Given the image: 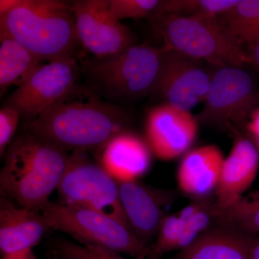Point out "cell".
<instances>
[{"label": "cell", "instance_id": "6da1fadb", "mask_svg": "<svg viewBox=\"0 0 259 259\" xmlns=\"http://www.w3.org/2000/svg\"><path fill=\"white\" fill-rule=\"evenodd\" d=\"M129 124V116L122 109L76 83L35 120L25 122V130L65 152H88L101 151L127 131Z\"/></svg>", "mask_w": 259, "mask_h": 259}, {"label": "cell", "instance_id": "7a4b0ae2", "mask_svg": "<svg viewBox=\"0 0 259 259\" xmlns=\"http://www.w3.org/2000/svg\"><path fill=\"white\" fill-rule=\"evenodd\" d=\"M69 155L24 131L12 141L0 174L1 197L40 212L57 190Z\"/></svg>", "mask_w": 259, "mask_h": 259}, {"label": "cell", "instance_id": "3957f363", "mask_svg": "<svg viewBox=\"0 0 259 259\" xmlns=\"http://www.w3.org/2000/svg\"><path fill=\"white\" fill-rule=\"evenodd\" d=\"M4 38L48 62L75 58L81 46L71 4L59 0H20L0 14V39Z\"/></svg>", "mask_w": 259, "mask_h": 259}, {"label": "cell", "instance_id": "277c9868", "mask_svg": "<svg viewBox=\"0 0 259 259\" xmlns=\"http://www.w3.org/2000/svg\"><path fill=\"white\" fill-rule=\"evenodd\" d=\"M164 47L216 66L245 67V47L218 18L154 13L147 18Z\"/></svg>", "mask_w": 259, "mask_h": 259}, {"label": "cell", "instance_id": "5b68a950", "mask_svg": "<svg viewBox=\"0 0 259 259\" xmlns=\"http://www.w3.org/2000/svg\"><path fill=\"white\" fill-rule=\"evenodd\" d=\"M161 49L134 45L119 54L83 61L95 89L117 100H131L154 93L161 73Z\"/></svg>", "mask_w": 259, "mask_h": 259}, {"label": "cell", "instance_id": "8992f818", "mask_svg": "<svg viewBox=\"0 0 259 259\" xmlns=\"http://www.w3.org/2000/svg\"><path fill=\"white\" fill-rule=\"evenodd\" d=\"M40 212L52 230L67 233L79 244L123 253L134 259H150L151 248L134 232L113 218L93 209L49 201Z\"/></svg>", "mask_w": 259, "mask_h": 259}, {"label": "cell", "instance_id": "52a82bcc", "mask_svg": "<svg viewBox=\"0 0 259 259\" xmlns=\"http://www.w3.org/2000/svg\"><path fill=\"white\" fill-rule=\"evenodd\" d=\"M258 92L254 77L245 67H217L204 108L196 117L204 125L240 134L257 108Z\"/></svg>", "mask_w": 259, "mask_h": 259}, {"label": "cell", "instance_id": "ba28073f", "mask_svg": "<svg viewBox=\"0 0 259 259\" xmlns=\"http://www.w3.org/2000/svg\"><path fill=\"white\" fill-rule=\"evenodd\" d=\"M87 153L75 151L69 155L57 188L59 203L93 209L131 229L121 205L118 182Z\"/></svg>", "mask_w": 259, "mask_h": 259}, {"label": "cell", "instance_id": "9c48e42d", "mask_svg": "<svg viewBox=\"0 0 259 259\" xmlns=\"http://www.w3.org/2000/svg\"><path fill=\"white\" fill-rule=\"evenodd\" d=\"M161 51V73L154 93L163 103L190 111L205 100L217 67L172 49L163 47Z\"/></svg>", "mask_w": 259, "mask_h": 259}, {"label": "cell", "instance_id": "30bf717a", "mask_svg": "<svg viewBox=\"0 0 259 259\" xmlns=\"http://www.w3.org/2000/svg\"><path fill=\"white\" fill-rule=\"evenodd\" d=\"M79 66L76 58L42 64L23 85L5 100L25 122L35 120L76 84Z\"/></svg>", "mask_w": 259, "mask_h": 259}, {"label": "cell", "instance_id": "8fae6325", "mask_svg": "<svg viewBox=\"0 0 259 259\" xmlns=\"http://www.w3.org/2000/svg\"><path fill=\"white\" fill-rule=\"evenodd\" d=\"M80 44L95 58L115 55L135 45L132 32L112 15L108 0L70 3Z\"/></svg>", "mask_w": 259, "mask_h": 259}, {"label": "cell", "instance_id": "7c38bea8", "mask_svg": "<svg viewBox=\"0 0 259 259\" xmlns=\"http://www.w3.org/2000/svg\"><path fill=\"white\" fill-rule=\"evenodd\" d=\"M120 203L130 228L151 248L167 209L175 199L172 191L159 190L138 180L117 181Z\"/></svg>", "mask_w": 259, "mask_h": 259}, {"label": "cell", "instance_id": "4fadbf2b", "mask_svg": "<svg viewBox=\"0 0 259 259\" xmlns=\"http://www.w3.org/2000/svg\"><path fill=\"white\" fill-rule=\"evenodd\" d=\"M199 122L190 111L163 103L153 107L146 121V142L159 159L171 161L190 149Z\"/></svg>", "mask_w": 259, "mask_h": 259}, {"label": "cell", "instance_id": "5bb4252c", "mask_svg": "<svg viewBox=\"0 0 259 259\" xmlns=\"http://www.w3.org/2000/svg\"><path fill=\"white\" fill-rule=\"evenodd\" d=\"M236 138L229 156L225 158L215 192L218 209L228 208L243 197L254 182L259 168V154L249 136L243 132Z\"/></svg>", "mask_w": 259, "mask_h": 259}, {"label": "cell", "instance_id": "9a60e30c", "mask_svg": "<svg viewBox=\"0 0 259 259\" xmlns=\"http://www.w3.org/2000/svg\"><path fill=\"white\" fill-rule=\"evenodd\" d=\"M51 227L40 212L20 207L0 198V250L2 255L32 249Z\"/></svg>", "mask_w": 259, "mask_h": 259}, {"label": "cell", "instance_id": "2e32d148", "mask_svg": "<svg viewBox=\"0 0 259 259\" xmlns=\"http://www.w3.org/2000/svg\"><path fill=\"white\" fill-rule=\"evenodd\" d=\"M225 158L217 146L207 145L189 151L177 171V184L183 193L195 198L215 192Z\"/></svg>", "mask_w": 259, "mask_h": 259}, {"label": "cell", "instance_id": "e0dca14e", "mask_svg": "<svg viewBox=\"0 0 259 259\" xmlns=\"http://www.w3.org/2000/svg\"><path fill=\"white\" fill-rule=\"evenodd\" d=\"M151 153L147 142L127 131L102 148L100 163L117 181L139 180L151 166Z\"/></svg>", "mask_w": 259, "mask_h": 259}, {"label": "cell", "instance_id": "ac0fdd59", "mask_svg": "<svg viewBox=\"0 0 259 259\" xmlns=\"http://www.w3.org/2000/svg\"><path fill=\"white\" fill-rule=\"evenodd\" d=\"M257 239L231 227L215 226L171 259H250Z\"/></svg>", "mask_w": 259, "mask_h": 259}, {"label": "cell", "instance_id": "d6986e66", "mask_svg": "<svg viewBox=\"0 0 259 259\" xmlns=\"http://www.w3.org/2000/svg\"><path fill=\"white\" fill-rule=\"evenodd\" d=\"M1 95L11 86L20 88L42 64V61L11 38L0 39Z\"/></svg>", "mask_w": 259, "mask_h": 259}, {"label": "cell", "instance_id": "ffe728a7", "mask_svg": "<svg viewBox=\"0 0 259 259\" xmlns=\"http://www.w3.org/2000/svg\"><path fill=\"white\" fill-rule=\"evenodd\" d=\"M220 22L245 48L259 40V0H239Z\"/></svg>", "mask_w": 259, "mask_h": 259}, {"label": "cell", "instance_id": "44dd1931", "mask_svg": "<svg viewBox=\"0 0 259 259\" xmlns=\"http://www.w3.org/2000/svg\"><path fill=\"white\" fill-rule=\"evenodd\" d=\"M217 226L231 227L248 234L259 233V190L242 197L228 208H218Z\"/></svg>", "mask_w": 259, "mask_h": 259}, {"label": "cell", "instance_id": "7402d4cb", "mask_svg": "<svg viewBox=\"0 0 259 259\" xmlns=\"http://www.w3.org/2000/svg\"><path fill=\"white\" fill-rule=\"evenodd\" d=\"M239 0H165L156 13L218 18Z\"/></svg>", "mask_w": 259, "mask_h": 259}, {"label": "cell", "instance_id": "603a6c76", "mask_svg": "<svg viewBox=\"0 0 259 259\" xmlns=\"http://www.w3.org/2000/svg\"><path fill=\"white\" fill-rule=\"evenodd\" d=\"M49 254L56 259H127L120 253L85 246L64 238H56L49 243Z\"/></svg>", "mask_w": 259, "mask_h": 259}, {"label": "cell", "instance_id": "cb8c5ba5", "mask_svg": "<svg viewBox=\"0 0 259 259\" xmlns=\"http://www.w3.org/2000/svg\"><path fill=\"white\" fill-rule=\"evenodd\" d=\"M182 232V225L178 214H167L151 246L150 259H161L165 253L177 250Z\"/></svg>", "mask_w": 259, "mask_h": 259}, {"label": "cell", "instance_id": "d4e9b609", "mask_svg": "<svg viewBox=\"0 0 259 259\" xmlns=\"http://www.w3.org/2000/svg\"><path fill=\"white\" fill-rule=\"evenodd\" d=\"M158 0H108L109 10L119 21L126 18H147L156 13Z\"/></svg>", "mask_w": 259, "mask_h": 259}, {"label": "cell", "instance_id": "484cf974", "mask_svg": "<svg viewBox=\"0 0 259 259\" xmlns=\"http://www.w3.org/2000/svg\"><path fill=\"white\" fill-rule=\"evenodd\" d=\"M20 115L15 109L4 106L0 110V154L9 147L18 127Z\"/></svg>", "mask_w": 259, "mask_h": 259}, {"label": "cell", "instance_id": "4316f807", "mask_svg": "<svg viewBox=\"0 0 259 259\" xmlns=\"http://www.w3.org/2000/svg\"><path fill=\"white\" fill-rule=\"evenodd\" d=\"M247 65L259 73V40L245 48Z\"/></svg>", "mask_w": 259, "mask_h": 259}, {"label": "cell", "instance_id": "83f0119b", "mask_svg": "<svg viewBox=\"0 0 259 259\" xmlns=\"http://www.w3.org/2000/svg\"><path fill=\"white\" fill-rule=\"evenodd\" d=\"M245 133L250 137L259 140V107L255 108L250 115L245 127Z\"/></svg>", "mask_w": 259, "mask_h": 259}, {"label": "cell", "instance_id": "f1b7e54d", "mask_svg": "<svg viewBox=\"0 0 259 259\" xmlns=\"http://www.w3.org/2000/svg\"><path fill=\"white\" fill-rule=\"evenodd\" d=\"M3 259H37L32 249L23 250L10 254L3 255Z\"/></svg>", "mask_w": 259, "mask_h": 259}, {"label": "cell", "instance_id": "f546056e", "mask_svg": "<svg viewBox=\"0 0 259 259\" xmlns=\"http://www.w3.org/2000/svg\"><path fill=\"white\" fill-rule=\"evenodd\" d=\"M20 0H1L0 1V14L13 9L18 4Z\"/></svg>", "mask_w": 259, "mask_h": 259}, {"label": "cell", "instance_id": "4dcf8cb0", "mask_svg": "<svg viewBox=\"0 0 259 259\" xmlns=\"http://www.w3.org/2000/svg\"><path fill=\"white\" fill-rule=\"evenodd\" d=\"M250 259H259V239L256 240L252 247Z\"/></svg>", "mask_w": 259, "mask_h": 259}, {"label": "cell", "instance_id": "1f68e13d", "mask_svg": "<svg viewBox=\"0 0 259 259\" xmlns=\"http://www.w3.org/2000/svg\"><path fill=\"white\" fill-rule=\"evenodd\" d=\"M246 134V133H245ZM248 135V134H247ZM250 137V139L253 141V142L254 143V144L255 145V146H256L257 150H258V154H259V140L253 139V138L250 137V136H248Z\"/></svg>", "mask_w": 259, "mask_h": 259}, {"label": "cell", "instance_id": "d6a6232c", "mask_svg": "<svg viewBox=\"0 0 259 259\" xmlns=\"http://www.w3.org/2000/svg\"><path fill=\"white\" fill-rule=\"evenodd\" d=\"M47 259H55L54 258V257L51 256V255H48Z\"/></svg>", "mask_w": 259, "mask_h": 259}, {"label": "cell", "instance_id": "836d02e7", "mask_svg": "<svg viewBox=\"0 0 259 259\" xmlns=\"http://www.w3.org/2000/svg\"><path fill=\"white\" fill-rule=\"evenodd\" d=\"M258 99H259V89H258Z\"/></svg>", "mask_w": 259, "mask_h": 259}, {"label": "cell", "instance_id": "e575fe53", "mask_svg": "<svg viewBox=\"0 0 259 259\" xmlns=\"http://www.w3.org/2000/svg\"><path fill=\"white\" fill-rule=\"evenodd\" d=\"M51 256H52V255H51ZM53 257V256H52ZM56 259V258H55Z\"/></svg>", "mask_w": 259, "mask_h": 259}]
</instances>
